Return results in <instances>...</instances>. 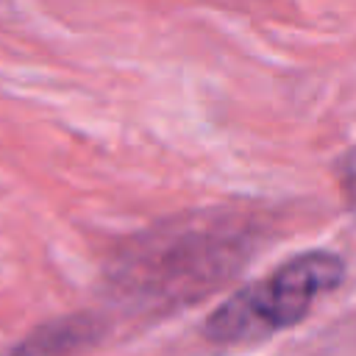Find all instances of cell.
<instances>
[{
	"label": "cell",
	"mask_w": 356,
	"mask_h": 356,
	"mask_svg": "<svg viewBox=\"0 0 356 356\" xmlns=\"http://www.w3.org/2000/svg\"><path fill=\"white\" fill-rule=\"evenodd\" d=\"M345 278V261L331 250H303L270 275H261L228 300H222L203 323V337L217 345L261 342L284 328L298 325L314 300L337 289Z\"/></svg>",
	"instance_id": "1"
},
{
	"label": "cell",
	"mask_w": 356,
	"mask_h": 356,
	"mask_svg": "<svg viewBox=\"0 0 356 356\" xmlns=\"http://www.w3.org/2000/svg\"><path fill=\"white\" fill-rule=\"evenodd\" d=\"M95 339H97V323L86 314H75L31 331L3 356H75L81 348H86Z\"/></svg>",
	"instance_id": "2"
},
{
	"label": "cell",
	"mask_w": 356,
	"mask_h": 356,
	"mask_svg": "<svg viewBox=\"0 0 356 356\" xmlns=\"http://www.w3.org/2000/svg\"><path fill=\"white\" fill-rule=\"evenodd\" d=\"M337 175H339V189H342V197L350 209V214L356 217V147L345 150L339 164H337Z\"/></svg>",
	"instance_id": "3"
}]
</instances>
